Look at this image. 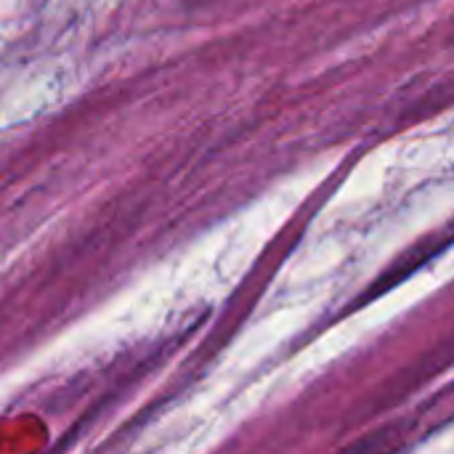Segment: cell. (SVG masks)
I'll list each match as a JSON object with an SVG mask.
<instances>
[{
  "label": "cell",
  "mask_w": 454,
  "mask_h": 454,
  "mask_svg": "<svg viewBox=\"0 0 454 454\" xmlns=\"http://www.w3.org/2000/svg\"><path fill=\"white\" fill-rule=\"evenodd\" d=\"M450 247V226H444L442 229V234L439 237H428V239H423V242H418L410 253H404L378 282H375V287L372 290H367V295L362 298V301H372V298H380L383 293H388L391 287H396V285H402L407 277H412L418 269H423V263H428L431 258H436L439 253H444ZM359 301V303H362Z\"/></svg>",
  "instance_id": "1"
}]
</instances>
